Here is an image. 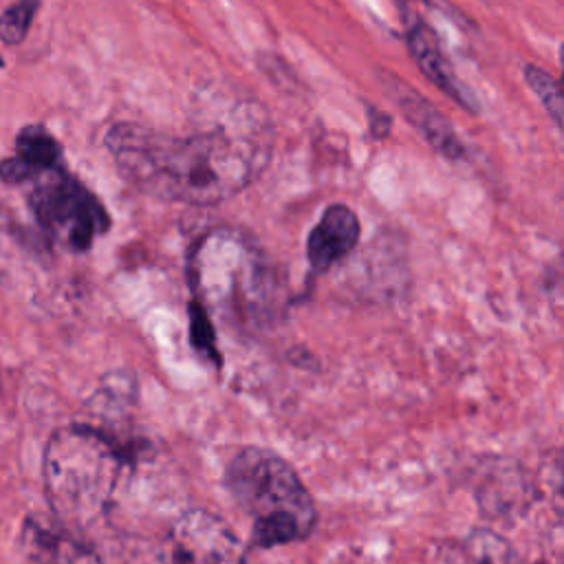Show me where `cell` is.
Masks as SVG:
<instances>
[{"instance_id":"obj_1","label":"cell","mask_w":564,"mask_h":564,"mask_svg":"<svg viewBox=\"0 0 564 564\" xmlns=\"http://www.w3.org/2000/svg\"><path fill=\"white\" fill-rule=\"evenodd\" d=\"M106 148L137 189L174 203L216 205L267 170L273 130L260 108L240 104L229 121L189 134L121 121L106 132Z\"/></svg>"},{"instance_id":"obj_2","label":"cell","mask_w":564,"mask_h":564,"mask_svg":"<svg viewBox=\"0 0 564 564\" xmlns=\"http://www.w3.org/2000/svg\"><path fill=\"white\" fill-rule=\"evenodd\" d=\"M128 456L104 427H59L44 449V491L62 529L77 535L101 522L115 502Z\"/></svg>"},{"instance_id":"obj_3","label":"cell","mask_w":564,"mask_h":564,"mask_svg":"<svg viewBox=\"0 0 564 564\" xmlns=\"http://www.w3.org/2000/svg\"><path fill=\"white\" fill-rule=\"evenodd\" d=\"M194 302L209 315L229 313L245 324H267L282 306V286L264 249L247 231L220 225L203 234L189 253Z\"/></svg>"},{"instance_id":"obj_4","label":"cell","mask_w":564,"mask_h":564,"mask_svg":"<svg viewBox=\"0 0 564 564\" xmlns=\"http://www.w3.org/2000/svg\"><path fill=\"white\" fill-rule=\"evenodd\" d=\"M225 485L249 518L253 544L271 549L313 533L315 502L297 471L275 452L258 445L242 447L225 469Z\"/></svg>"},{"instance_id":"obj_5","label":"cell","mask_w":564,"mask_h":564,"mask_svg":"<svg viewBox=\"0 0 564 564\" xmlns=\"http://www.w3.org/2000/svg\"><path fill=\"white\" fill-rule=\"evenodd\" d=\"M29 203L37 223L73 251L90 249L93 240L110 227L101 200L64 167L37 176Z\"/></svg>"},{"instance_id":"obj_6","label":"cell","mask_w":564,"mask_h":564,"mask_svg":"<svg viewBox=\"0 0 564 564\" xmlns=\"http://www.w3.org/2000/svg\"><path fill=\"white\" fill-rule=\"evenodd\" d=\"M154 564H249L238 535L214 513L189 509L159 540Z\"/></svg>"},{"instance_id":"obj_7","label":"cell","mask_w":564,"mask_h":564,"mask_svg":"<svg viewBox=\"0 0 564 564\" xmlns=\"http://www.w3.org/2000/svg\"><path fill=\"white\" fill-rule=\"evenodd\" d=\"M381 86L403 112V117L419 130V134L443 156L458 161L465 156V145L456 137L452 123L412 86L403 84L394 73H381Z\"/></svg>"},{"instance_id":"obj_8","label":"cell","mask_w":564,"mask_h":564,"mask_svg":"<svg viewBox=\"0 0 564 564\" xmlns=\"http://www.w3.org/2000/svg\"><path fill=\"white\" fill-rule=\"evenodd\" d=\"M405 42H408L410 55L414 57L421 73L436 88H441L452 101L463 106L467 112L476 115L478 112V101H476L474 93L458 79V75L452 68L449 57L445 55V51L441 46V40L434 33V29L423 20H414L405 29Z\"/></svg>"},{"instance_id":"obj_9","label":"cell","mask_w":564,"mask_h":564,"mask_svg":"<svg viewBox=\"0 0 564 564\" xmlns=\"http://www.w3.org/2000/svg\"><path fill=\"white\" fill-rule=\"evenodd\" d=\"M359 236L361 225L355 212L341 203L328 205L306 240L311 271L326 273L330 267L341 262L348 253H352Z\"/></svg>"},{"instance_id":"obj_10","label":"cell","mask_w":564,"mask_h":564,"mask_svg":"<svg viewBox=\"0 0 564 564\" xmlns=\"http://www.w3.org/2000/svg\"><path fill=\"white\" fill-rule=\"evenodd\" d=\"M22 544L35 564H101L88 544L62 527L51 529L42 522L26 520Z\"/></svg>"},{"instance_id":"obj_11","label":"cell","mask_w":564,"mask_h":564,"mask_svg":"<svg viewBox=\"0 0 564 564\" xmlns=\"http://www.w3.org/2000/svg\"><path fill=\"white\" fill-rule=\"evenodd\" d=\"M15 156L37 178L62 167V145L44 126H24L15 137Z\"/></svg>"},{"instance_id":"obj_12","label":"cell","mask_w":564,"mask_h":564,"mask_svg":"<svg viewBox=\"0 0 564 564\" xmlns=\"http://www.w3.org/2000/svg\"><path fill=\"white\" fill-rule=\"evenodd\" d=\"M524 79L527 86L538 95L540 104L544 106L546 115L553 119L557 128H562V90L555 77H551L544 68L535 64L524 66Z\"/></svg>"},{"instance_id":"obj_13","label":"cell","mask_w":564,"mask_h":564,"mask_svg":"<svg viewBox=\"0 0 564 564\" xmlns=\"http://www.w3.org/2000/svg\"><path fill=\"white\" fill-rule=\"evenodd\" d=\"M37 7L40 0H18L9 9H4L0 15V40L4 44L18 46L26 37Z\"/></svg>"},{"instance_id":"obj_14","label":"cell","mask_w":564,"mask_h":564,"mask_svg":"<svg viewBox=\"0 0 564 564\" xmlns=\"http://www.w3.org/2000/svg\"><path fill=\"white\" fill-rule=\"evenodd\" d=\"M189 319H192V344L198 350H214V337H212V326H209V315L203 311L200 304L192 300L189 304Z\"/></svg>"},{"instance_id":"obj_15","label":"cell","mask_w":564,"mask_h":564,"mask_svg":"<svg viewBox=\"0 0 564 564\" xmlns=\"http://www.w3.org/2000/svg\"><path fill=\"white\" fill-rule=\"evenodd\" d=\"M0 178L9 185H20V183H26V181H35L31 170L18 156H9V159L0 161Z\"/></svg>"},{"instance_id":"obj_16","label":"cell","mask_w":564,"mask_h":564,"mask_svg":"<svg viewBox=\"0 0 564 564\" xmlns=\"http://www.w3.org/2000/svg\"><path fill=\"white\" fill-rule=\"evenodd\" d=\"M368 123H370V132L375 137H386L390 130V117L377 108H368Z\"/></svg>"},{"instance_id":"obj_17","label":"cell","mask_w":564,"mask_h":564,"mask_svg":"<svg viewBox=\"0 0 564 564\" xmlns=\"http://www.w3.org/2000/svg\"><path fill=\"white\" fill-rule=\"evenodd\" d=\"M2 66H4V62H2V55H0V68H2Z\"/></svg>"}]
</instances>
